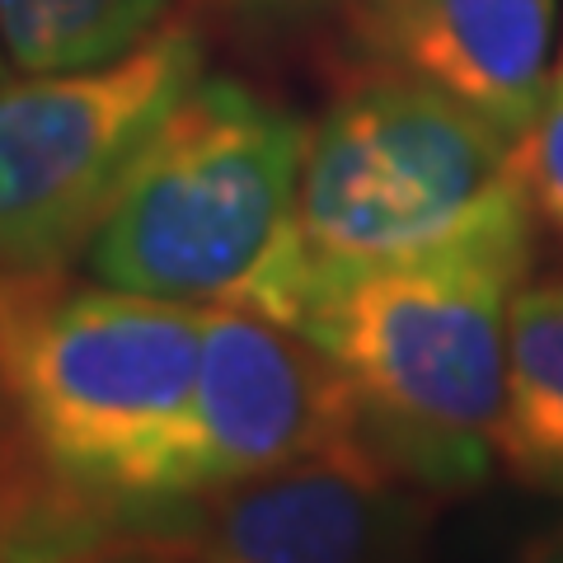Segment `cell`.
<instances>
[{
  "instance_id": "9c48e42d",
  "label": "cell",
  "mask_w": 563,
  "mask_h": 563,
  "mask_svg": "<svg viewBox=\"0 0 563 563\" xmlns=\"http://www.w3.org/2000/svg\"><path fill=\"white\" fill-rule=\"evenodd\" d=\"M493 451L512 479L563 498V277L521 282L512 296Z\"/></svg>"
},
{
  "instance_id": "8fae6325",
  "label": "cell",
  "mask_w": 563,
  "mask_h": 563,
  "mask_svg": "<svg viewBox=\"0 0 563 563\" xmlns=\"http://www.w3.org/2000/svg\"><path fill=\"white\" fill-rule=\"evenodd\" d=\"M517 174L536 217L550 221V231L563 240V66L554 70V85L536 122L517 141Z\"/></svg>"
},
{
  "instance_id": "52a82bcc",
  "label": "cell",
  "mask_w": 563,
  "mask_h": 563,
  "mask_svg": "<svg viewBox=\"0 0 563 563\" xmlns=\"http://www.w3.org/2000/svg\"><path fill=\"white\" fill-rule=\"evenodd\" d=\"M432 493L376 451H339L188 503L174 550L192 563H422Z\"/></svg>"
},
{
  "instance_id": "4fadbf2b",
  "label": "cell",
  "mask_w": 563,
  "mask_h": 563,
  "mask_svg": "<svg viewBox=\"0 0 563 563\" xmlns=\"http://www.w3.org/2000/svg\"><path fill=\"white\" fill-rule=\"evenodd\" d=\"M512 563H563V521L544 526V531L531 536V540H521Z\"/></svg>"
},
{
  "instance_id": "ba28073f",
  "label": "cell",
  "mask_w": 563,
  "mask_h": 563,
  "mask_svg": "<svg viewBox=\"0 0 563 563\" xmlns=\"http://www.w3.org/2000/svg\"><path fill=\"white\" fill-rule=\"evenodd\" d=\"M376 70L422 80L517 136L554 85L559 0H347Z\"/></svg>"
},
{
  "instance_id": "8992f818",
  "label": "cell",
  "mask_w": 563,
  "mask_h": 563,
  "mask_svg": "<svg viewBox=\"0 0 563 563\" xmlns=\"http://www.w3.org/2000/svg\"><path fill=\"white\" fill-rule=\"evenodd\" d=\"M339 451H372L339 366L258 310L202 306L179 503Z\"/></svg>"
},
{
  "instance_id": "6da1fadb",
  "label": "cell",
  "mask_w": 563,
  "mask_h": 563,
  "mask_svg": "<svg viewBox=\"0 0 563 563\" xmlns=\"http://www.w3.org/2000/svg\"><path fill=\"white\" fill-rule=\"evenodd\" d=\"M531 254L517 179L461 235L329 282L291 324L339 366L372 451L432 498L479 488L498 461L507 310Z\"/></svg>"
},
{
  "instance_id": "277c9868",
  "label": "cell",
  "mask_w": 563,
  "mask_h": 563,
  "mask_svg": "<svg viewBox=\"0 0 563 563\" xmlns=\"http://www.w3.org/2000/svg\"><path fill=\"white\" fill-rule=\"evenodd\" d=\"M517 179V136L432 85L372 66L310 128L282 324L291 329L329 282L461 235Z\"/></svg>"
},
{
  "instance_id": "30bf717a",
  "label": "cell",
  "mask_w": 563,
  "mask_h": 563,
  "mask_svg": "<svg viewBox=\"0 0 563 563\" xmlns=\"http://www.w3.org/2000/svg\"><path fill=\"white\" fill-rule=\"evenodd\" d=\"M169 0H0V47L24 76L90 70L165 24Z\"/></svg>"
},
{
  "instance_id": "7a4b0ae2",
  "label": "cell",
  "mask_w": 563,
  "mask_h": 563,
  "mask_svg": "<svg viewBox=\"0 0 563 563\" xmlns=\"http://www.w3.org/2000/svg\"><path fill=\"white\" fill-rule=\"evenodd\" d=\"M202 306L0 268V413L70 517L179 503Z\"/></svg>"
},
{
  "instance_id": "5b68a950",
  "label": "cell",
  "mask_w": 563,
  "mask_h": 563,
  "mask_svg": "<svg viewBox=\"0 0 563 563\" xmlns=\"http://www.w3.org/2000/svg\"><path fill=\"white\" fill-rule=\"evenodd\" d=\"M202 80V38L165 20L122 57L0 90V268L62 273L132 179L141 151Z\"/></svg>"
},
{
  "instance_id": "3957f363",
  "label": "cell",
  "mask_w": 563,
  "mask_h": 563,
  "mask_svg": "<svg viewBox=\"0 0 563 563\" xmlns=\"http://www.w3.org/2000/svg\"><path fill=\"white\" fill-rule=\"evenodd\" d=\"M310 128L240 80L179 99L85 250L95 282L282 324L296 273V188Z\"/></svg>"
},
{
  "instance_id": "5bb4252c",
  "label": "cell",
  "mask_w": 563,
  "mask_h": 563,
  "mask_svg": "<svg viewBox=\"0 0 563 563\" xmlns=\"http://www.w3.org/2000/svg\"><path fill=\"white\" fill-rule=\"evenodd\" d=\"M225 5H291V0H225Z\"/></svg>"
},
{
  "instance_id": "7c38bea8",
  "label": "cell",
  "mask_w": 563,
  "mask_h": 563,
  "mask_svg": "<svg viewBox=\"0 0 563 563\" xmlns=\"http://www.w3.org/2000/svg\"><path fill=\"white\" fill-rule=\"evenodd\" d=\"M76 563H192L188 554H179L174 544H132V550H99L85 554Z\"/></svg>"
}]
</instances>
